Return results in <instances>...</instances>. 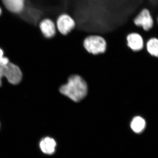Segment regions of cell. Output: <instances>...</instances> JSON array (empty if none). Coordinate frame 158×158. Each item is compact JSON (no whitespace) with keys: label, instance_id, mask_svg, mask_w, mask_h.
Segmentation results:
<instances>
[{"label":"cell","instance_id":"1","mask_svg":"<svg viewBox=\"0 0 158 158\" xmlns=\"http://www.w3.org/2000/svg\"><path fill=\"white\" fill-rule=\"evenodd\" d=\"M60 93L75 102H79L87 96L88 87L83 78L78 75L69 77L67 83L59 88Z\"/></svg>","mask_w":158,"mask_h":158},{"label":"cell","instance_id":"2","mask_svg":"<svg viewBox=\"0 0 158 158\" xmlns=\"http://www.w3.org/2000/svg\"><path fill=\"white\" fill-rule=\"evenodd\" d=\"M83 46L88 52L94 56L104 53L106 49V40L99 34H90L84 40Z\"/></svg>","mask_w":158,"mask_h":158},{"label":"cell","instance_id":"3","mask_svg":"<svg viewBox=\"0 0 158 158\" xmlns=\"http://www.w3.org/2000/svg\"><path fill=\"white\" fill-rule=\"evenodd\" d=\"M57 31L63 36L71 33L76 27L77 24L73 18L67 13H62L57 18L56 22Z\"/></svg>","mask_w":158,"mask_h":158},{"label":"cell","instance_id":"4","mask_svg":"<svg viewBox=\"0 0 158 158\" xmlns=\"http://www.w3.org/2000/svg\"><path fill=\"white\" fill-rule=\"evenodd\" d=\"M3 77H5L9 84L13 85L19 84L23 79V73L18 65L10 62L3 67Z\"/></svg>","mask_w":158,"mask_h":158},{"label":"cell","instance_id":"5","mask_svg":"<svg viewBox=\"0 0 158 158\" xmlns=\"http://www.w3.org/2000/svg\"><path fill=\"white\" fill-rule=\"evenodd\" d=\"M135 25L141 27L145 31H149L152 28L154 20L149 10L147 9H142L134 20Z\"/></svg>","mask_w":158,"mask_h":158},{"label":"cell","instance_id":"6","mask_svg":"<svg viewBox=\"0 0 158 158\" xmlns=\"http://www.w3.org/2000/svg\"><path fill=\"white\" fill-rule=\"evenodd\" d=\"M38 27L40 32L46 39H51L56 35L57 30L56 23L50 18H45L40 22Z\"/></svg>","mask_w":158,"mask_h":158},{"label":"cell","instance_id":"7","mask_svg":"<svg viewBox=\"0 0 158 158\" xmlns=\"http://www.w3.org/2000/svg\"><path fill=\"white\" fill-rule=\"evenodd\" d=\"M5 9L12 14L21 15L25 11L26 0H1Z\"/></svg>","mask_w":158,"mask_h":158},{"label":"cell","instance_id":"8","mask_svg":"<svg viewBox=\"0 0 158 158\" xmlns=\"http://www.w3.org/2000/svg\"><path fill=\"white\" fill-rule=\"evenodd\" d=\"M127 45L133 52H138L142 49L144 41L141 35L136 32H132L126 36Z\"/></svg>","mask_w":158,"mask_h":158},{"label":"cell","instance_id":"9","mask_svg":"<svg viewBox=\"0 0 158 158\" xmlns=\"http://www.w3.org/2000/svg\"><path fill=\"white\" fill-rule=\"evenodd\" d=\"M56 142L53 138L49 137L43 138L39 142V147L43 153L52 155L56 150Z\"/></svg>","mask_w":158,"mask_h":158},{"label":"cell","instance_id":"10","mask_svg":"<svg viewBox=\"0 0 158 158\" xmlns=\"http://www.w3.org/2000/svg\"><path fill=\"white\" fill-rule=\"evenodd\" d=\"M145 120L141 116H135L131 122V128L136 133L142 132L145 128Z\"/></svg>","mask_w":158,"mask_h":158},{"label":"cell","instance_id":"11","mask_svg":"<svg viewBox=\"0 0 158 158\" xmlns=\"http://www.w3.org/2000/svg\"><path fill=\"white\" fill-rule=\"evenodd\" d=\"M147 50L151 56L158 57V39L151 38L147 43Z\"/></svg>","mask_w":158,"mask_h":158},{"label":"cell","instance_id":"12","mask_svg":"<svg viewBox=\"0 0 158 158\" xmlns=\"http://www.w3.org/2000/svg\"><path fill=\"white\" fill-rule=\"evenodd\" d=\"M10 60L9 58L6 56L3 57L0 59V65L2 66H6L10 63Z\"/></svg>","mask_w":158,"mask_h":158},{"label":"cell","instance_id":"13","mask_svg":"<svg viewBox=\"0 0 158 158\" xmlns=\"http://www.w3.org/2000/svg\"><path fill=\"white\" fill-rule=\"evenodd\" d=\"M3 67L4 66L0 65V87H2V85Z\"/></svg>","mask_w":158,"mask_h":158},{"label":"cell","instance_id":"14","mask_svg":"<svg viewBox=\"0 0 158 158\" xmlns=\"http://www.w3.org/2000/svg\"><path fill=\"white\" fill-rule=\"evenodd\" d=\"M4 56V52L2 49L0 48V59Z\"/></svg>","mask_w":158,"mask_h":158},{"label":"cell","instance_id":"15","mask_svg":"<svg viewBox=\"0 0 158 158\" xmlns=\"http://www.w3.org/2000/svg\"><path fill=\"white\" fill-rule=\"evenodd\" d=\"M3 14V9L2 7L0 6V17L2 16Z\"/></svg>","mask_w":158,"mask_h":158},{"label":"cell","instance_id":"16","mask_svg":"<svg viewBox=\"0 0 158 158\" xmlns=\"http://www.w3.org/2000/svg\"><path fill=\"white\" fill-rule=\"evenodd\" d=\"M47 76L48 77V75H47ZM48 77H49V76H48ZM57 82H58V81H57ZM59 84H60V83H59Z\"/></svg>","mask_w":158,"mask_h":158},{"label":"cell","instance_id":"17","mask_svg":"<svg viewBox=\"0 0 158 158\" xmlns=\"http://www.w3.org/2000/svg\"><path fill=\"white\" fill-rule=\"evenodd\" d=\"M0 128H1V122H0Z\"/></svg>","mask_w":158,"mask_h":158},{"label":"cell","instance_id":"18","mask_svg":"<svg viewBox=\"0 0 158 158\" xmlns=\"http://www.w3.org/2000/svg\"></svg>","mask_w":158,"mask_h":158}]
</instances>
